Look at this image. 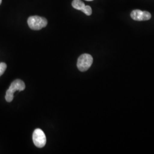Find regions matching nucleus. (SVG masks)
Here are the masks:
<instances>
[{
	"label": "nucleus",
	"instance_id": "obj_6",
	"mask_svg": "<svg viewBox=\"0 0 154 154\" xmlns=\"http://www.w3.org/2000/svg\"><path fill=\"white\" fill-rule=\"evenodd\" d=\"M72 6L78 11H81L86 15L90 16L92 14V9L88 5H85V3L81 0H73Z\"/></svg>",
	"mask_w": 154,
	"mask_h": 154
},
{
	"label": "nucleus",
	"instance_id": "obj_5",
	"mask_svg": "<svg viewBox=\"0 0 154 154\" xmlns=\"http://www.w3.org/2000/svg\"><path fill=\"white\" fill-rule=\"evenodd\" d=\"M131 17L134 20L137 21H147L150 20L151 18V15L149 11H142L139 9L134 10L131 13Z\"/></svg>",
	"mask_w": 154,
	"mask_h": 154
},
{
	"label": "nucleus",
	"instance_id": "obj_1",
	"mask_svg": "<svg viewBox=\"0 0 154 154\" xmlns=\"http://www.w3.org/2000/svg\"><path fill=\"white\" fill-rule=\"evenodd\" d=\"M25 88V84L21 79H16L11 83L9 88L6 91V100L11 102L14 98V93L16 91H23Z\"/></svg>",
	"mask_w": 154,
	"mask_h": 154
},
{
	"label": "nucleus",
	"instance_id": "obj_2",
	"mask_svg": "<svg viewBox=\"0 0 154 154\" xmlns=\"http://www.w3.org/2000/svg\"><path fill=\"white\" fill-rule=\"evenodd\" d=\"M28 23L29 28L34 30H39L48 25L47 20L42 17L34 16L29 17Z\"/></svg>",
	"mask_w": 154,
	"mask_h": 154
},
{
	"label": "nucleus",
	"instance_id": "obj_9",
	"mask_svg": "<svg viewBox=\"0 0 154 154\" xmlns=\"http://www.w3.org/2000/svg\"><path fill=\"white\" fill-rule=\"evenodd\" d=\"M1 3H2V0H0V5H1Z\"/></svg>",
	"mask_w": 154,
	"mask_h": 154
},
{
	"label": "nucleus",
	"instance_id": "obj_3",
	"mask_svg": "<svg viewBox=\"0 0 154 154\" xmlns=\"http://www.w3.org/2000/svg\"><path fill=\"white\" fill-rule=\"evenodd\" d=\"M93 62V58L92 56L88 54H82L78 59L77 67L81 72L87 71L91 67Z\"/></svg>",
	"mask_w": 154,
	"mask_h": 154
},
{
	"label": "nucleus",
	"instance_id": "obj_7",
	"mask_svg": "<svg viewBox=\"0 0 154 154\" xmlns=\"http://www.w3.org/2000/svg\"><path fill=\"white\" fill-rule=\"evenodd\" d=\"M7 68V65L5 63L1 62L0 63V77L5 72L6 69Z\"/></svg>",
	"mask_w": 154,
	"mask_h": 154
},
{
	"label": "nucleus",
	"instance_id": "obj_8",
	"mask_svg": "<svg viewBox=\"0 0 154 154\" xmlns=\"http://www.w3.org/2000/svg\"><path fill=\"white\" fill-rule=\"evenodd\" d=\"M86 1H92L93 0H86Z\"/></svg>",
	"mask_w": 154,
	"mask_h": 154
},
{
	"label": "nucleus",
	"instance_id": "obj_4",
	"mask_svg": "<svg viewBox=\"0 0 154 154\" xmlns=\"http://www.w3.org/2000/svg\"><path fill=\"white\" fill-rule=\"evenodd\" d=\"M33 143L38 148L44 147L46 143V138L44 131L40 129L37 128L34 130L33 134Z\"/></svg>",
	"mask_w": 154,
	"mask_h": 154
}]
</instances>
